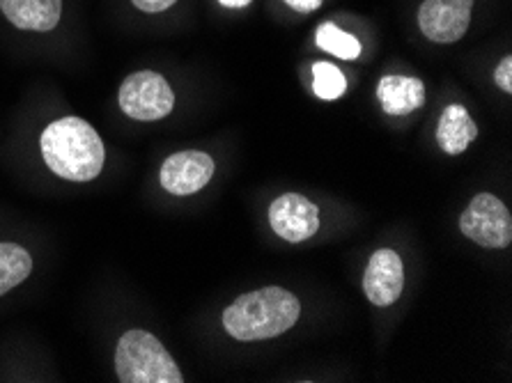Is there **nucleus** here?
Returning a JSON list of instances; mask_svg holds the SVG:
<instances>
[{
    "label": "nucleus",
    "instance_id": "16",
    "mask_svg": "<svg viewBox=\"0 0 512 383\" xmlns=\"http://www.w3.org/2000/svg\"><path fill=\"white\" fill-rule=\"evenodd\" d=\"M494 78H496V85L510 95L512 92V56H506L499 62V67H496V72H494Z\"/></svg>",
    "mask_w": 512,
    "mask_h": 383
},
{
    "label": "nucleus",
    "instance_id": "2",
    "mask_svg": "<svg viewBox=\"0 0 512 383\" xmlns=\"http://www.w3.org/2000/svg\"><path fill=\"white\" fill-rule=\"evenodd\" d=\"M301 303L283 287L242 294L223 312V328L239 342L278 338L299 322Z\"/></svg>",
    "mask_w": 512,
    "mask_h": 383
},
{
    "label": "nucleus",
    "instance_id": "8",
    "mask_svg": "<svg viewBox=\"0 0 512 383\" xmlns=\"http://www.w3.org/2000/svg\"><path fill=\"white\" fill-rule=\"evenodd\" d=\"M214 175V161L205 152L186 150L168 156L161 166V186L170 195H193L205 189Z\"/></svg>",
    "mask_w": 512,
    "mask_h": 383
},
{
    "label": "nucleus",
    "instance_id": "6",
    "mask_svg": "<svg viewBox=\"0 0 512 383\" xmlns=\"http://www.w3.org/2000/svg\"><path fill=\"white\" fill-rule=\"evenodd\" d=\"M269 223L281 239L301 244L320 230V211L304 195L285 193L271 202Z\"/></svg>",
    "mask_w": 512,
    "mask_h": 383
},
{
    "label": "nucleus",
    "instance_id": "5",
    "mask_svg": "<svg viewBox=\"0 0 512 383\" xmlns=\"http://www.w3.org/2000/svg\"><path fill=\"white\" fill-rule=\"evenodd\" d=\"M460 230L483 248H506L512 241V216L492 193H480L460 216Z\"/></svg>",
    "mask_w": 512,
    "mask_h": 383
},
{
    "label": "nucleus",
    "instance_id": "10",
    "mask_svg": "<svg viewBox=\"0 0 512 383\" xmlns=\"http://www.w3.org/2000/svg\"><path fill=\"white\" fill-rule=\"evenodd\" d=\"M0 10L19 30L49 33L60 23L62 0H0Z\"/></svg>",
    "mask_w": 512,
    "mask_h": 383
},
{
    "label": "nucleus",
    "instance_id": "3",
    "mask_svg": "<svg viewBox=\"0 0 512 383\" xmlns=\"http://www.w3.org/2000/svg\"><path fill=\"white\" fill-rule=\"evenodd\" d=\"M115 372L122 383H182L180 367L152 333L131 328L115 349Z\"/></svg>",
    "mask_w": 512,
    "mask_h": 383
},
{
    "label": "nucleus",
    "instance_id": "19",
    "mask_svg": "<svg viewBox=\"0 0 512 383\" xmlns=\"http://www.w3.org/2000/svg\"><path fill=\"white\" fill-rule=\"evenodd\" d=\"M219 3L226 7H246V5H251V0H219Z\"/></svg>",
    "mask_w": 512,
    "mask_h": 383
},
{
    "label": "nucleus",
    "instance_id": "18",
    "mask_svg": "<svg viewBox=\"0 0 512 383\" xmlns=\"http://www.w3.org/2000/svg\"><path fill=\"white\" fill-rule=\"evenodd\" d=\"M285 3L294 7L297 12H315V10H320L322 0H285Z\"/></svg>",
    "mask_w": 512,
    "mask_h": 383
},
{
    "label": "nucleus",
    "instance_id": "9",
    "mask_svg": "<svg viewBox=\"0 0 512 383\" xmlns=\"http://www.w3.org/2000/svg\"><path fill=\"white\" fill-rule=\"evenodd\" d=\"M405 287V267L395 250L382 248L370 257L366 273H363V292L372 306L386 308L400 299Z\"/></svg>",
    "mask_w": 512,
    "mask_h": 383
},
{
    "label": "nucleus",
    "instance_id": "14",
    "mask_svg": "<svg viewBox=\"0 0 512 383\" xmlns=\"http://www.w3.org/2000/svg\"><path fill=\"white\" fill-rule=\"evenodd\" d=\"M317 46L324 51L333 53V56L340 60H356L361 56V42L354 35L345 33L333 23H322L317 28Z\"/></svg>",
    "mask_w": 512,
    "mask_h": 383
},
{
    "label": "nucleus",
    "instance_id": "1",
    "mask_svg": "<svg viewBox=\"0 0 512 383\" xmlns=\"http://www.w3.org/2000/svg\"><path fill=\"white\" fill-rule=\"evenodd\" d=\"M44 163L67 182H90L102 173L106 150L90 122L81 117H60L42 131Z\"/></svg>",
    "mask_w": 512,
    "mask_h": 383
},
{
    "label": "nucleus",
    "instance_id": "15",
    "mask_svg": "<svg viewBox=\"0 0 512 383\" xmlns=\"http://www.w3.org/2000/svg\"><path fill=\"white\" fill-rule=\"evenodd\" d=\"M313 92L324 101H336L347 92V78L331 62H315Z\"/></svg>",
    "mask_w": 512,
    "mask_h": 383
},
{
    "label": "nucleus",
    "instance_id": "7",
    "mask_svg": "<svg viewBox=\"0 0 512 383\" xmlns=\"http://www.w3.org/2000/svg\"><path fill=\"white\" fill-rule=\"evenodd\" d=\"M473 0H425L418 12L423 35L437 44L460 42L471 23Z\"/></svg>",
    "mask_w": 512,
    "mask_h": 383
},
{
    "label": "nucleus",
    "instance_id": "12",
    "mask_svg": "<svg viewBox=\"0 0 512 383\" xmlns=\"http://www.w3.org/2000/svg\"><path fill=\"white\" fill-rule=\"evenodd\" d=\"M478 138V127L471 120L469 111L460 104H451L441 113L439 127H437V140L439 147L446 154H462L471 145V140Z\"/></svg>",
    "mask_w": 512,
    "mask_h": 383
},
{
    "label": "nucleus",
    "instance_id": "13",
    "mask_svg": "<svg viewBox=\"0 0 512 383\" xmlns=\"http://www.w3.org/2000/svg\"><path fill=\"white\" fill-rule=\"evenodd\" d=\"M33 271V257L19 244L0 241V296L12 292Z\"/></svg>",
    "mask_w": 512,
    "mask_h": 383
},
{
    "label": "nucleus",
    "instance_id": "4",
    "mask_svg": "<svg viewBox=\"0 0 512 383\" xmlns=\"http://www.w3.org/2000/svg\"><path fill=\"white\" fill-rule=\"evenodd\" d=\"M120 108L138 122H157L168 117L175 106V92L157 72L143 69L124 78L120 85Z\"/></svg>",
    "mask_w": 512,
    "mask_h": 383
},
{
    "label": "nucleus",
    "instance_id": "17",
    "mask_svg": "<svg viewBox=\"0 0 512 383\" xmlns=\"http://www.w3.org/2000/svg\"><path fill=\"white\" fill-rule=\"evenodd\" d=\"M138 10L147 12V14H159V12H166L168 7H173L177 0H131Z\"/></svg>",
    "mask_w": 512,
    "mask_h": 383
},
{
    "label": "nucleus",
    "instance_id": "11",
    "mask_svg": "<svg viewBox=\"0 0 512 383\" xmlns=\"http://www.w3.org/2000/svg\"><path fill=\"white\" fill-rule=\"evenodd\" d=\"M377 97L389 115H409L425 104V85L409 76H384L377 85Z\"/></svg>",
    "mask_w": 512,
    "mask_h": 383
}]
</instances>
